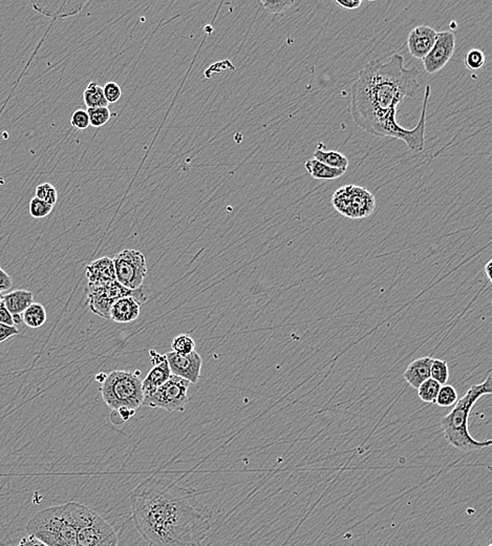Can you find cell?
Returning a JSON list of instances; mask_svg holds the SVG:
<instances>
[{
  "label": "cell",
  "mask_w": 492,
  "mask_h": 546,
  "mask_svg": "<svg viewBox=\"0 0 492 546\" xmlns=\"http://www.w3.org/2000/svg\"><path fill=\"white\" fill-rule=\"evenodd\" d=\"M86 112L90 117V125L94 127H101L109 121L110 110L108 108H88Z\"/></svg>",
  "instance_id": "29"
},
{
  "label": "cell",
  "mask_w": 492,
  "mask_h": 546,
  "mask_svg": "<svg viewBox=\"0 0 492 546\" xmlns=\"http://www.w3.org/2000/svg\"><path fill=\"white\" fill-rule=\"evenodd\" d=\"M0 301H1V295H0Z\"/></svg>",
  "instance_id": "44"
},
{
  "label": "cell",
  "mask_w": 492,
  "mask_h": 546,
  "mask_svg": "<svg viewBox=\"0 0 492 546\" xmlns=\"http://www.w3.org/2000/svg\"><path fill=\"white\" fill-rule=\"evenodd\" d=\"M165 356L172 375L179 376L190 384H198L202 371L203 358L196 351H194L188 356L168 352Z\"/></svg>",
  "instance_id": "12"
},
{
  "label": "cell",
  "mask_w": 492,
  "mask_h": 546,
  "mask_svg": "<svg viewBox=\"0 0 492 546\" xmlns=\"http://www.w3.org/2000/svg\"><path fill=\"white\" fill-rule=\"evenodd\" d=\"M17 546H47V544L43 543L40 540L37 539L34 536L27 535V537L23 538Z\"/></svg>",
  "instance_id": "38"
},
{
  "label": "cell",
  "mask_w": 492,
  "mask_h": 546,
  "mask_svg": "<svg viewBox=\"0 0 492 546\" xmlns=\"http://www.w3.org/2000/svg\"><path fill=\"white\" fill-rule=\"evenodd\" d=\"M104 97L109 103H116L121 98L122 90L116 82H107L103 88Z\"/></svg>",
  "instance_id": "32"
},
{
  "label": "cell",
  "mask_w": 492,
  "mask_h": 546,
  "mask_svg": "<svg viewBox=\"0 0 492 546\" xmlns=\"http://www.w3.org/2000/svg\"><path fill=\"white\" fill-rule=\"evenodd\" d=\"M430 378L444 386L450 380V368L448 362L442 360H432L430 367Z\"/></svg>",
  "instance_id": "25"
},
{
  "label": "cell",
  "mask_w": 492,
  "mask_h": 546,
  "mask_svg": "<svg viewBox=\"0 0 492 546\" xmlns=\"http://www.w3.org/2000/svg\"><path fill=\"white\" fill-rule=\"evenodd\" d=\"M313 159L324 163L326 166L332 169H340V171H348L350 161L344 153L337 151H326V149H317L314 153Z\"/></svg>",
  "instance_id": "20"
},
{
  "label": "cell",
  "mask_w": 492,
  "mask_h": 546,
  "mask_svg": "<svg viewBox=\"0 0 492 546\" xmlns=\"http://www.w3.org/2000/svg\"><path fill=\"white\" fill-rule=\"evenodd\" d=\"M109 419L110 421H112L114 425H120L124 423L123 419H122L121 416H120V414L118 413V411H116V410H113V412L110 413Z\"/></svg>",
  "instance_id": "40"
},
{
  "label": "cell",
  "mask_w": 492,
  "mask_h": 546,
  "mask_svg": "<svg viewBox=\"0 0 492 546\" xmlns=\"http://www.w3.org/2000/svg\"><path fill=\"white\" fill-rule=\"evenodd\" d=\"M141 303L135 297H127L118 299L110 308L109 319L119 324H129L139 319Z\"/></svg>",
  "instance_id": "15"
},
{
  "label": "cell",
  "mask_w": 492,
  "mask_h": 546,
  "mask_svg": "<svg viewBox=\"0 0 492 546\" xmlns=\"http://www.w3.org/2000/svg\"><path fill=\"white\" fill-rule=\"evenodd\" d=\"M334 3L337 5L339 8H342V9L356 10L361 7L362 0H348V1H338V0H334Z\"/></svg>",
  "instance_id": "37"
},
{
  "label": "cell",
  "mask_w": 492,
  "mask_h": 546,
  "mask_svg": "<svg viewBox=\"0 0 492 546\" xmlns=\"http://www.w3.org/2000/svg\"><path fill=\"white\" fill-rule=\"evenodd\" d=\"M491 380V375H488L482 384H474L461 399H458L452 411L441 421V427L448 445L462 452L480 451L491 445V440H476L468 429L472 408L480 398L492 394Z\"/></svg>",
  "instance_id": "3"
},
{
  "label": "cell",
  "mask_w": 492,
  "mask_h": 546,
  "mask_svg": "<svg viewBox=\"0 0 492 546\" xmlns=\"http://www.w3.org/2000/svg\"><path fill=\"white\" fill-rule=\"evenodd\" d=\"M170 368H169L168 362H167L166 356H165L162 362L153 367L151 372L147 374L145 380L142 382L143 399L151 396L155 390L163 386L170 378Z\"/></svg>",
  "instance_id": "17"
},
{
  "label": "cell",
  "mask_w": 492,
  "mask_h": 546,
  "mask_svg": "<svg viewBox=\"0 0 492 546\" xmlns=\"http://www.w3.org/2000/svg\"><path fill=\"white\" fill-rule=\"evenodd\" d=\"M13 287V280L3 268L0 267V293L10 290Z\"/></svg>",
  "instance_id": "35"
},
{
  "label": "cell",
  "mask_w": 492,
  "mask_h": 546,
  "mask_svg": "<svg viewBox=\"0 0 492 546\" xmlns=\"http://www.w3.org/2000/svg\"><path fill=\"white\" fill-rule=\"evenodd\" d=\"M116 281L129 290L141 288L147 277V262L144 254L138 250L126 249L116 254Z\"/></svg>",
  "instance_id": "10"
},
{
  "label": "cell",
  "mask_w": 492,
  "mask_h": 546,
  "mask_svg": "<svg viewBox=\"0 0 492 546\" xmlns=\"http://www.w3.org/2000/svg\"><path fill=\"white\" fill-rule=\"evenodd\" d=\"M438 37V32L430 25H418L411 29L407 37L409 52L415 59L422 60L432 50Z\"/></svg>",
  "instance_id": "13"
},
{
  "label": "cell",
  "mask_w": 492,
  "mask_h": 546,
  "mask_svg": "<svg viewBox=\"0 0 492 546\" xmlns=\"http://www.w3.org/2000/svg\"><path fill=\"white\" fill-rule=\"evenodd\" d=\"M305 169L309 175L316 180H336L346 173L340 169L326 166L324 163L315 159H310L305 163Z\"/></svg>",
  "instance_id": "19"
},
{
  "label": "cell",
  "mask_w": 492,
  "mask_h": 546,
  "mask_svg": "<svg viewBox=\"0 0 492 546\" xmlns=\"http://www.w3.org/2000/svg\"><path fill=\"white\" fill-rule=\"evenodd\" d=\"M36 198L55 206L58 200V193L50 183H43V184L38 185L36 188Z\"/></svg>",
  "instance_id": "30"
},
{
  "label": "cell",
  "mask_w": 492,
  "mask_h": 546,
  "mask_svg": "<svg viewBox=\"0 0 492 546\" xmlns=\"http://www.w3.org/2000/svg\"><path fill=\"white\" fill-rule=\"evenodd\" d=\"M78 546H118L113 526L88 506L75 502Z\"/></svg>",
  "instance_id": "6"
},
{
  "label": "cell",
  "mask_w": 492,
  "mask_h": 546,
  "mask_svg": "<svg viewBox=\"0 0 492 546\" xmlns=\"http://www.w3.org/2000/svg\"><path fill=\"white\" fill-rule=\"evenodd\" d=\"M418 77L416 68H405L400 54H393L387 62L370 61L351 88V115L356 125L376 137L401 140L413 153L423 151L430 86H425L418 124L409 129L397 121L398 106L414 97L419 88Z\"/></svg>",
  "instance_id": "1"
},
{
  "label": "cell",
  "mask_w": 492,
  "mask_h": 546,
  "mask_svg": "<svg viewBox=\"0 0 492 546\" xmlns=\"http://www.w3.org/2000/svg\"><path fill=\"white\" fill-rule=\"evenodd\" d=\"M23 322L29 328L38 329L47 322V315L44 307L39 303H33L31 306L23 313Z\"/></svg>",
  "instance_id": "21"
},
{
  "label": "cell",
  "mask_w": 492,
  "mask_h": 546,
  "mask_svg": "<svg viewBox=\"0 0 492 546\" xmlns=\"http://www.w3.org/2000/svg\"><path fill=\"white\" fill-rule=\"evenodd\" d=\"M0 324L9 325V326H15L14 324L13 317L11 313L8 311L7 307L5 306L3 299L0 301Z\"/></svg>",
  "instance_id": "36"
},
{
  "label": "cell",
  "mask_w": 492,
  "mask_h": 546,
  "mask_svg": "<svg viewBox=\"0 0 492 546\" xmlns=\"http://www.w3.org/2000/svg\"><path fill=\"white\" fill-rule=\"evenodd\" d=\"M332 205L338 214L357 220L372 216L376 210V198L369 189L355 184L340 187L332 197Z\"/></svg>",
  "instance_id": "8"
},
{
  "label": "cell",
  "mask_w": 492,
  "mask_h": 546,
  "mask_svg": "<svg viewBox=\"0 0 492 546\" xmlns=\"http://www.w3.org/2000/svg\"><path fill=\"white\" fill-rule=\"evenodd\" d=\"M116 411H118V413L120 414L124 423L129 421V419L135 415V412H137L135 411V410L129 409V408H120V409L116 410Z\"/></svg>",
  "instance_id": "39"
},
{
  "label": "cell",
  "mask_w": 492,
  "mask_h": 546,
  "mask_svg": "<svg viewBox=\"0 0 492 546\" xmlns=\"http://www.w3.org/2000/svg\"><path fill=\"white\" fill-rule=\"evenodd\" d=\"M441 384L432 378H428L417 389L418 397L425 404H436L437 396L440 391Z\"/></svg>",
  "instance_id": "23"
},
{
  "label": "cell",
  "mask_w": 492,
  "mask_h": 546,
  "mask_svg": "<svg viewBox=\"0 0 492 546\" xmlns=\"http://www.w3.org/2000/svg\"><path fill=\"white\" fill-rule=\"evenodd\" d=\"M171 348L172 352L178 353L181 356H188L196 351V342L190 335L180 334L174 337V340L171 343Z\"/></svg>",
  "instance_id": "24"
},
{
  "label": "cell",
  "mask_w": 492,
  "mask_h": 546,
  "mask_svg": "<svg viewBox=\"0 0 492 546\" xmlns=\"http://www.w3.org/2000/svg\"><path fill=\"white\" fill-rule=\"evenodd\" d=\"M53 208H54V206L47 204V202L36 198V197L31 199V202H29V210L31 218H45V216H49L52 212Z\"/></svg>",
  "instance_id": "28"
},
{
  "label": "cell",
  "mask_w": 492,
  "mask_h": 546,
  "mask_svg": "<svg viewBox=\"0 0 492 546\" xmlns=\"http://www.w3.org/2000/svg\"><path fill=\"white\" fill-rule=\"evenodd\" d=\"M70 124H72L73 127L77 128V129H86V128L90 127V122L88 112L84 110H77L73 114Z\"/></svg>",
  "instance_id": "33"
},
{
  "label": "cell",
  "mask_w": 492,
  "mask_h": 546,
  "mask_svg": "<svg viewBox=\"0 0 492 546\" xmlns=\"http://www.w3.org/2000/svg\"><path fill=\"white\" fill-rule=\"evenodd\" d=\"M261 7L270 14H283L288 11L295 1H259Z\"/></svg>",
  "instance_id": "31"
},
{
  "label": "cell",
  "mask_w": 492,
  "mask_h": 546,
  "mask_svg": "<svg viewBox=\"0 0 492 546\" xmlns=\"http://www.w3.org/2000/svg\"><path fill=\"white\" fill-rule=\"evenodd\" d=\"M25 531L47 546H78L75 502L40 510L27 522Z\"/></svg>",
  "instance_id": "4"
},
{
  "label": "cell",
  "mask_w": 492,
  "mask_h": 546,
  "mask_svg": "<svg viewBox=\"0 0 492 546\" xmlns=\"http://www.w3.org/2000/svg\"><path fill=\"white\" fill-rule=\"evenodd\" d=\"M18 334L19 331L18 329L16 328V326L0 324V344Z\"/></svg>",
  "instance_id": "34"
},
{
  "label": "cell",
  "mask_w": 492,
  "mask_h": 546,
  "mask_svg": "<svg viewBox=\"0 0 492 546\" xmlns=\"http://www.w3.org/2000/svg\"><path fill=\"white\" fill-rule=\"evenodd\" d=\"M5 306L7 307L8 311L11 313L13 317L14 324H21L23 322L21 315L23 313L31 306V303H34V295L31 291L19 290L11 291L7 295L1 297Z\"/></svg>",
  "instance_id": "16"
},
{
  "label": "cell",
  "mask_w": 492,
  "mask_h": 546,
  "mask_svg": "<svg viewBox=\"0 0 492 546\" xmlns=\"http://www.w3.org/2000/svg\"><path fill=\"white\" fill-rule=\"evenodd\" d=\"M88 307L94 314L102 319H109L110 308L118 299L122 297H131L137 299L140 303H145L151 297V289L146 286H142L137 290H129L120 285L117 281L101 286L88 285L86 287Z\"/></svg>",
  "instance_id": "7"
},
{
  "label": "cell",
  "mask_w": 492,
  "mask_h": 546,
  "mask_svg": "<svg viewBox=\"0 0 492 546\" xmlns=\"http://www.w3.org/2000/svg\"><path fill=\"white\" fill-rule=\"evenodd\" d=\"M487 546H492V545H491V544H488V545H487Z\"/></svg>",
  "instance_id": "43"
},
{
  "label": "cell",
  "mask_w": 492,
  "mask_h": 546,
  "mask_svg": "<svg viewBox=\"0 0 492 546\" xmlns=\"http://www.w3.org/2000/svg\"><path fill=\"white\" fill-rule=\"evenodd\" d=\"M106 377H107V374L99 373L96 375L94 380H97L98 382H100V384H102L104 382H105Z\"/></svg>",
  "instance_id": "42"
},
{
  "label": "cell",
  "mask_w": 492,
  "mask_h": 546,
  "mask_svg": "<svg viewBox=\"0 0 492 546\" xmlns=\"http://www.w3.org/2000/svg\"><path fill=\"white\" fill-rule=\"evenodd\" d=\"M88 285L101 286L116 281L115 265L113 259L103 256L92 262L86 268Z\"/></svg>",
  "instance_id": "14"
},
{
  "label": "cell",
  "mask_w": 492,
  "mask_h": 546,
  "mask_svg": "<svg viewBox=\"0 0 492 546\" xmlns=\"http://www.w3.org/2000/svg\"><path fill=\"white\" fill-rule=\"evenodd\" d=\"M458 392L450 384L441 386L440 391L437 396L436 404L439 407L450 408L456 405L458 401Z\"/></svg>",
  "instance_id": "26"
},
{
  "label": "cell",
  "mask_w": 492,
  "mask_h": 546,
  "mask_svg": "<svg viewBox=\"0 0 492 546\" xmlns=\"http://www.w3.org/2000/svg\"><path fill=\"white\" fill-rule=\"evenodd\" d=\"M456 50V35L454 32H438L436 42L432 50L422 59L423 68L427 74L434 75L445 68Z\"/></svg>",
  "instance_id": "11"
},
{
  "label": "cell",
  "mask_w": 492,
  "mask_h": 546,
  "mask_svg": "<svg viewBox=\"0 0 492 546\" xmlns=\"http://www.w3.org/2000/svg\"><path fill=\"white\" fill-rule=\"evenodd\" d=\"M189 387L190 382L171 374L170 378L163 386L143 399L142 406L160 408L167 412H185L189 401L187 395Z\"/></svg>",
  "instance_id": "9"
},
{
  "label": "cell",
  "mask_w": 492,
  "mask_h": 546,
  "mask_svg": "<svg viewBox=\"0 0 492 546\" xmlns=\"http://www.w3.org/2000/svg\"><path fill=\"white\" fill-rule=\"evenodd\" d=\"M485 62V54L479 49H472V50L468 51L464 56V64L468 70L472 71V72L481 70Z\"/></svg>",
  "instance_id": "27"
},
{
  "label": "cell",
  "mask_w": 492,
  "mask_h": 546,
  "mask_svg": "<svg viewBox=\"0 0 492 546\" xmlns=\"http://www.w3.org/2000/svg\"><path fill=\"white\" fill-rule=\"evenodd\" d=\"M131 514L140 535L151 546H203L212 528V512L196 492L157 475L133 488Z\"/></svg>",
  "instance_id": "2"
},
{
  "label": "cell",
  "mask_w": 492,
  "mask_h": 546,
  "mask_svg": "<svg viewBox=\"0 0 492 546\" xmlns=\"http://www.w3.org/2000/svg\"><path fill=\"white\" fill-rule=\"evenodd\" d=\"M491 265L492 261H488V263L486 264L485 267H484V271H485L486 277H487L488 281L491 283V275H490V271H491Z\"/></svg>",
  "instance_id": "41"
},
{
  "label": "cell",
  "mask_w": 492,
  "mask_h": 546,
  "mask_svg": "<svg viewBox=\"0 0 492 546\" xmlns=\"http://www.w3.org/2000/svg\"><path fill=\"white\" fill-rule=\"evenodd\" d=\"M432 358L430 356L418 358L411 362L404 372V380L413 389H418L420 384L430 378V367Z\"/></svg>",
  "instance_id": "18"
},
{
  "label": "cell",
  "mask_w": 492,
  "mask_h": 546,
  "mask_svg": "<svg viewBox=\"0 0 492 546\" xmlns=\"http://www.w3.org/2000/svg\"><path fill=\"white\" fill-rule=\"evenodd\" d=\"M142 382L140 371L110 372L100 390L104 403L112 410L129 408L137 411L143 404Z\"/></svg>",
  "instance_id": "5"
},
{
  "label": "cell",
  "mask_w": 492,
  "mask_h": 546,
  "mask_svg": "<svg viewBox=\"0 0 492 546\" xmlns=\"http://www.w3.org/2000/svg\"><path fill=\"white\" fill-rule=\"evenodd\" d=\"M84 104L88 108H108V102L104 97L103 88L96 82H90L83 92Z\"/></svg>",
  "instance_id": "22"
}]
</instances>
